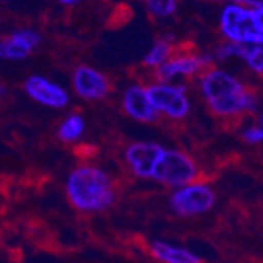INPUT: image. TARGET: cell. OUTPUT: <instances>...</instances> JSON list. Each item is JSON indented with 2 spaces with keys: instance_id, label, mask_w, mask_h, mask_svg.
I'll use <instances>...</instances> for the list:
<instances>
[{
  "instance_id": "obj_1",
  "label": "cell",
  "mask_w": 263,
  "mask_h": 263,
  "mask_svg": "<svg viewBox=\"0 0 263 263\" xmlns=\"http://www.w3.org/2000/svg\"><path fill=\"white\" fill-rule=\"evenodd\" d=\"M197 84L202 98L214 115L233 118L257 110V95L224 68H206Z\"/></svg>"
},
{
  "instance_id": "obj_2",
  "label": "cell",
  "mask_w": 263,
  "mask_h": 263,
  "mask_svg": "<svg viewBox=\"0 0 263 263\" xmlns=\"http://www.w3.org/2000/svg\"><path fill=\"white\" fill-rule=\"evenodd\" d=\"M65 193L78 211L101 213L117 200V189L110 175L95 164H81L66 177Z\"/></svg>"
},
{
  "instance_id": "obj_3",
  "label": "cell",
  "mask_w": 263,
  "mask_h": 263,
  "mask_svg": "<svg viewBox=\"0 0 263 263\" xmlns=\"http://www.w3.org/2000/svg\"><path fill=\"white\" fill-rule=\"evenodd\" d=\"M219 30L230 43L263 44V16L258 8L226 2L219 13Z\"/></svg>"
},
{
  "instance_id": "obj_4",
  "label": "cell",
  "mask_w": 263,
  "mask_h": 263,
  "mask_svg": "<svg viewBox=\"0 0 263 263\" xmlns=\"http://www.w3.org/2000/svg\"><path fill=\"white\" fill-rule=\"evenodd\" d=\"M200 171L196 159L181 150L164 148L155 165L153 180L169 187H181L197 180Z\"/></svg>"
},
{
  "instance_id": "obj_5",
  "label": "cell",
  "mask_w": 263,
  "mask_h": 263,
  "mask_svg": "<svg viewBox=\"0 0 263 263\" xmlns=\"http://www.w3.org/2000/svg\"><path fill=\"white\" fill-rule=\"evenodd\" d=\"M216 203V193L211 184L205 181H193L174 189L169 205L177 216L194 218L208 213Z\"/></svg>"
},
{
  "instance_id": "obj_6",
  "label": "cell",
  "mask_w": 263,
  "mask_h": 263,
  "mask_svg": "<svg viewBox=\"0 0 263 263\" xmlns=\"http://www.w3.org/2000/svg\"><path fill=\"white\" fill-rule=\"evenodd\" d=\"M147 90L158 115H164L174 122H180L189 115L191 100L183 84L156 81L148 84Z\"/></svg>"
},
{
  "instance_id": "obj_7",
  "label": "cell",
  "mask_w": 263,
  "mask_h": 263,
  "mask_svg": "<svg viewBox=\"0 0 263 263\" xmlns=\"http://www.w3.org/2000/svg\"><path fill=\"white\" fill-rule=\"evenodd\" d=\"M213 59L210 54L181 51L174 55L156 69V78L162 82H177L180 79H189L200 76L206 68H210Z\"/></svg>"
},
{
  "instance_id": "obj_8",
  "label": "cell",
  "mask_w": 263,
  "mask_h": 263,
  "mask_svg": "<svg viewBox=\"0 0 263 263\" xmlns=\"http://www.w3.org/2000/svg\"><path fill=\"white\" fill-rule=\"evenodd\" d=\"M71 85L74 93L85 101H101L110 93V81L98 68L79 65L71 74Z\"/></svg>"
},
{
  "instance_id": "obj_9",
  "label": "cell",
  "mask_w": 263,
  "mask_h": 263,
  "mask_svg": "<svg viewBox=\"0 0 263 263\" xmlns=\"http://www.w3.org/2000/svg\"><path fill=\"white\" fill-rule=\"evenodd\" d=\"M24 91L44 107L65 109L69 104V91L62 84L41 74H32L24 81Z\"/></svg>"
},
{
  "instance_id": "obj_10",
  "label": "cell",
  "mask_w": 263,
  "mask_h": 263,
  "mask_svg": "<svg viewBox=\"0 0 263 263\" xmlns=\"http://www.w3.org/2000/svg\"><path fill=\"white\" fill-rule=\"evenodd\" d=\"M164 147L158 142L137 140L131 142L123 150V159L134 177L148 180L153 177L155 165L159 161Z\"/></svg>"
},
{
  "instance_id": "obj_11",
  "label": "cell",
  "mask_w": 263,
  "mask_h": 263,
  "mask_svg": "<svg viewBox=\"0 0 263 263\" xmlns=\"http://www.w3.org/2000/svg\"><path fill=\"white\" fill-rule=\"evenodd\" d=\"M123 112L139 123H153L158 120V112L155 110L145 84H131L123 90L122 95Z\"/></svg>"
},
{
  "instance_id": "obj_12",
  "label": "cell",
  "mask_w": 263,
  "mask_h": 263,
  "mask_svg": "<svg viewBox=\"0 0 263 263\" xmlns=\"http://www.w3.org/2000/svg\"><path fill=\"white\" fill-rule=\"evenodd\" d=\"M41 43L40 32L33 29H17L7 38H0V60H24Z\"/></svg>"
},
{
  "instance_id": "obj_13",
  "label": "cell",
  "mask_w": 263,
  "mask_h": 263,
  "mask_svg": "<svg viewBox=\"0 0 263 263\" xmlns=\"http://www.w3.org/2000/svg\"><path fill=\"white\" fill-rule=\"evenodd\" d=\"M150 254L159 263H200V257L194 251L165 240H155L150 245Z\"/></svg>"
},
{
  "instance_id": "obj_14",
  "label": "cell",
  "mask_w": 263,
  "mask_h": 263,
  "mask_svg": "<svg viewBox=\"0 0 263 263\" xmlns=\"http://www.w3.org/2000/svg\"><path fill=\"white\" fill-rule=\"evenodd\" d=\"M174 47H175L174 35H164L158 38L147 51V54L143 55V62H142L143 66L150 69H158L174 55Z\"/></svg>"
},
{
  "instance_id": "obj_15",
  "label": "cell",
  "mask_w": 263,
  "mask_h": 263,
  "mask_svg": "<svg viewBox=\"0 0 263 263\" xmlns=\"http://www.w3.org/2000/svg\"><path fill=\"white\" fill-rule=\"evenodd\" d=\"M85 129H87L85 118L81 114L73 112L68 114L60 122L57 128V137L65 143H74L84 137Z\"/></svg>"
},
{
  "instance_id": "obj_16",
  "label": "cell",
  "mask_w": 263,
  "mask_h": 263,
  "mask_svg": "<svg viewBox=\"0 0 263 263\" xmlns=\"http://www.w3.org/2000/svg\"><path fill=\"white\" fill-rule=\"evenodd\" d=\"M147 13L155 19H169L178 10V0H143Z\"/></svg>"
},
{
  "instance_id": "obj_17",
  "label": "cell",
  "mask_w": 263,
  "mask_h": 263,
  "mask_svg": "<svg viewBox=\"0 0 263 263\" xmlns=\"http://www.w3.org/2000/svg\"><path fill=\"white\" fill-rule=\"evenodd\" d=\"M240 60L255 74H263V44H252L245 46Z\"/></svg>"
},
{
  "instance_id": "obj_18",
  "label": "cell",
  "mask_w": 263,
  "mask_h": 263,
  "mask_svg": "<svg viewBox=\"0 0 263 263\" xmlns=\"http://www.w3.org/2000/svg\"><path fill=\"white\" fill-rule=\"evenodd\" d=\"M243 44H236V43H230V41H224L219 46L214 47V51L211 55L213 62L218 60V62H224L229 59H240L241 52H243Z\"/></svg>"
},
{
  "instance_id": "obj_19",
  "label": "cell",
  "mask_w": 263,
  "mask_h": 263,
  "mask_svg": "<svg viewBox=\"0 0 263 263\" xmlns=\"http://www.w3.org/2000/svg\"><path fill=\"white\" fill-rule=\"evenodd\" d=\"M241 137H243L245 142L251 143V145H257V143H261L263 142V126H260V125L248 126L246 129H243Z\"/></svg>"
},
{
  "instance_id": "obj_20",
  "label": "cell",
  "mask_w": 263,
  "mask_h": 263,
  "mask_svg": "<svg viewBox=\"0 0 263 263\" xmlns=\"http://www.w3.org/2000/svg\"><path fill=\"white\" fill-rule=\"evenodd\" d=\"M230 4H236V5H243V7H249V8H260L263 7V0H227Z\"/></svg>"
},
{
  "instance_id": "obj_21",
  "label": "cell",
  "mask_w": 263,
  "mask_h": 263,
  "mask_svg": "<svg viewBox=\"0 0 263 263\" xmlns=\"http://www.w3.org/2000/svg\"><path fill=\"white\" fill-rule=\"evenodd\" d=\"M55 2L63 5V7H76V5L82 4L84 0H55Z\"/></svg>"
},
{
  "instance_id": "obj_22",
  "label": "cell",
  "mask_w": 263,
  "mask_h": 263,
  "mask_svg": "<svg viewBox=\"0 0 263 263\" xmlns=\"http://www.w3.org/2000/svg\"><path fill=\"white\" fill-rule=\"evenodd\" d=\"M7 95V85L4 82H0V98H4Z\"/></svg>"
},
{
  "instance_id": "obj_23",
  "label": "cell",
  "mask_w": 263,
  "mask_h": 263,
  "mask_svg": "<svg viewBox=\"0 0 263 263\" xmlns=\"http://www.w3.org/2000/svg\"><path fill=\"white\" fill-rule=\"evenodd\" d=\"M258 125H260V126H263V115L260 117V123H258Z\"/></svg>"
},
{
  "instance_id": "obj_24",
  "label": "cell",
  "mask_w": 263,
  "mask_h": 263,
  "mask_svg": "<svg viewBox=\"0 0 263 263\" xmlns=\"http://www.w3.org/2000/svg\"><path fill=\"white\" fill-rule=\"evenodd\" d=\"M258 11H260V13H261V16H263V7H260V8H258Z\"/></svg>"
},
{
  "instance_id": "obj_25",
  "label": "cell",
  "mask_w": 263,
  "mask_h": 263,
  "mask_svg": "<svg viewBox=\"0 0 263 263\" xmlns=\"http://www.w3.org/2000/svg\"><path fill=\"white\" fill-rule=\"evenodd\" d=\"M2 2H7V0H2Z\"/></svg>"
},
{
  "instance_id": "obj_26",
  "label": "cell",
  "mask_w": 263,
  "mask_h": 263,
  "mask_svg": "<svg viewBox=\"0 0 263 263\" xmlns=\"http://www.w3.org/2000/svg\"><path fill=\"white\" fill-rule=\"evenodd\" d=\"M0 2H2V0H0Z\"/></svg>"
}]
</instances>
